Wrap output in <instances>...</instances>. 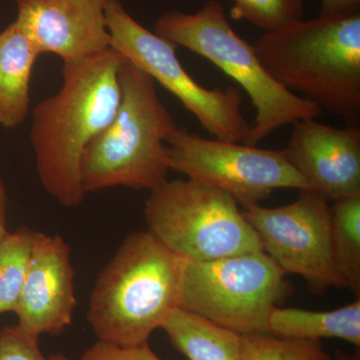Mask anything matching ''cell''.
<instances>
[{
  "mask_svg": "<svg viewBox=\"0 0 360 360\" xmlns=\"http://www.w3.org/2000/svg\"><path fill=\"white\" fill-rule=\"evenodd\" d=\"M355 13H360V0H321L319 16L322 18H333Z\"/></svg>",
  "mask_w": 360,
  "mask_h": 360,
  "instance_id": "cell-23",
  "label": "cell"
},
{
  "mask_svg": "<svg viewBox=\"0 0 360 360\" xmlns=\"http://www.w3.org/2000/svg\"><path fill=\"white\" fill-rule=\"evenodd\" d=\"M16 23L40 54L63 63L96 56L111 47L106 23L108 0H15Z\"/></svg>",
  "mask_w": 360,
  "mask_h": 360,
  "instance_id": "cell-11",
  "label": "cell"
},
{
  "mask_svg": "<svg viewBox=\"0 0 360 360\" xmlns=\"http://www.w3.org/2000/svg\"><path fill=\"white\" fill-rule=\"evenodd\" d=\"M120 103L110 124L90 142L80 174L85 193L124 186L151 191L167 181V141L179 129L156 82L123 58Z\"/></svg>",
  "mask_w": 360,
  "mask_h": 360,
  "instance_id": "cell-4",
  "label": "cell"
},
{
  "mask_svg": "<svg viewBox=\"0 0 360 360\" xmlns=\"http://www.w3.org/2000/svg\"><path fill=\"white\" fill-rule=\"evenodd\" d=\"M82 360H162L148 345L122 348L97 341L84 352Z\"/></svg>",
  "mask_w": 360,
  "mask_h": 360,
  "instance_id": "cell-22",
  "label": "cell"
},
{
  "mask_svg": "<svg viewBox=\"0 0 360 360\" xmlns=\"http://www.w3.org/2000/svg\"><path fill=\"white\" fill-rule=\"evenodd\" d=\"M310 191L335 201L360 193V129H338L305 118L293 123L288 148Z\"/></svg>",
  "mask_w": 360,
  "mask_h": 360,
  "instance_id": "cell-13",
  "label": "cell"
},
{
  "mask_svg": "<svg viewBox=\"0 0 360 360\" xmlns=\"http://www.w3.org/2000/svg\"><path fill=\"white\" fill-rule=\"evenodd\" d=\"M270 335L288 340L338 338L360 347V300L329 311L276 307L269 315Z\"/></svg>",
  "mask_w": 360,
  "mask_h": 360,
  "instance_id": "cell-16",
  "label": "cell"
},
{
  "mask_svg": "<svg viewBox=\"0 0 360 360\" xmlns=\"http://www.w3.org/2000/svg\"><path fill=\"white\" fill-rule=\"evenodd\" d=\"M243 212L262 250L284 274L302 276L314 295H323L329 288H347L333 257L331 206L326 198L300 191L290 205H250Z\"/></svg>",
  "mask_w": 360,
  "mask_h": 360,
  "instance_id": "cell-10",
  "label": "cell"
},
{
  "mask_svg": "<svg viewBox=\"0 0 360 360\" xmlns=\"http://www.w3.org/2000/svg\"><path fill=\"white\" fill-rule=\"evenodd\" d=\"M7 205H8V198H7L6 187L4 186V180L0 177V245L8 233L6 229Z\"/></svg>",
  "mask_w": 360,
  "mask_h": 360,
  "instance_id": "cell-24",
  "label": "cell"
},
{
  "mask_svg": "<svg viewBox=\"0 0 360 360\" xmlns=\"http://www.w3.org/2000/svg\"><path fill=\"white\" fill-rule=\"evenodd\" d=\"M170 170L229 193L243 208L259 205L274 189L310 191L285 150L207 139L177 129L167 141Z\"/></svg>",
  "mask_w": 360,
  "mask_h": 360,
  "instance_id": "cell-9",
  "label": "cell"
},
{
  "mask_svg": "<svg viewBox=\"0 0 360 360\" xmlns=\"http://www.w3.org/2000/svg\"><path fill=\"white\" fill-rule=\"evenodd\" d=\"M243 360H333L321 340H288L272 335H243Z\"/></svg>",
  "mask_w": 360,
  "mask_h": 360,
  "instance_id": "cell-19",
  "label": "cell"
},
{
  "mask_svg": "<svg viewBox=\"0 0 360 360\" xmlns=\"http://www.w3.org/2000/svg\"><path fill=\"white\" fill-rule=\"evenodd\" d=\"M144 219L151 234L189 262L264 251L231 195L191 179L167 180L151 191Z\"/></svg>",
  "mask_w": 360,
  "mask_h": 360,
  "instance_id": "cell-6",
  "label": "cell"
},
{
  "mask_svg": "<svg viewBox=\"0 0 360 360\" xmlns=\"http://www.w3.org/2000/svg\"><path fill=\"white\" fill-rule=\"evenodd\" d=\"M40 52L13 21L0 32V125L15 129L30 110V80Z\"/></svg>",
  "mask_w": 360,
  "mask_h": 360,
  "instance_id": "cell-14",
  "label": "cell"
},
{
  "mask_svg": "<svg viewBox=\"0 0 360 360\" xmlns=\"http://www.w3.org/2000/svg\"><path fill=\"white\" fill-rule=\"evenodd\" d=\"M123 56L113 49L63 63V84L32 111L30 141L45 191L65 207L84 200L82 156L115 117Z\"/></svg>",
  "mask_w": 360,
  "mask_h": 360,
  "instance_id": "cell-1",
  "label": "cell"
},
{
  "mask_svg": "<svg viewBox=\"0 0 360 360\" xmlns=\"http://www.w3.org/2000/svg\"><path fill=\"white\" fill-rule=\"evenodd\" d=\"M105 16L111 49L176 97L215 139L245 141L251 124L241 112L240 90L198 84L177 58L176 45L142 26L120 0H108Z\"/></svg>",
  "mask_w": 360,
  "mask_h": 360,
  "instance_id": "cell-8",
  "label": "cell"
},
{
  "mask_svg": "<svg viewBox=\"0 0 360 360\" xmlns=\"http://www.w3.org/2000/svg\"><path fill=\"white\" fill-rule=\"evenodd\" d=\"M156 34L212 61L245 90L257 111L243 143L257 146L286 124L316 118L322 110L293 94L264 70L255 47L234 32L219 0H208L194 13L172 11L155 21Z\"/></svg>",
  "mask_w": 360,
  "mask_h": 360,
  "instance_id": "cell-5",
  "label": "cell"
},
{
  "mask_svg": "<svg viewBox=\"0 0 360 360\" xmlns=\"http://www.w3.org/2000/svg\"><path fill=\"white\" fill-rule=\"evenodd\" d=\"M255 53L270 77L355 125L360 116V13L300 20L264 32Z\"/></svg>",
  "mask_w": 360,
  "mask_h": 360,
  "instance_id": "cell-3",
  "label": "cell"
},
{
  "mask_svg": "<svg viewBox=\"0 0 360 360\" xmlns=\"http://www.w3.org/2000/svg\"><path fill=\"white\" fill-rule=\"evenodd\" d=\"M231 16L245 20L264 32L303 20L304 0H232Z\"/></svg>",
  "mask_w": 360,
  "mask_h": 360,
  "instance_id": "cell-20",
  "label": "cell"
},
{
  "mask_svg": "<svg viewBox=\"0 0 360 360\" xmlns=\"http://www.w3.org/2000/svg\"><path fill=\"white\" fill-rule=\"evenodd\" d=\"M77 305L70 248L60 236L35 232L25 285L15 314L33 336L60 335Z\"/></svg>",
  "mask_w": 360,
  "mask_h": 360,
  "instance_id": "cell-12",
  "label": "cell"
},
{
  "mask_svg": "<svg viewBox=\"0 0 360 360\" xmlns=\"http://www.w3.org/2000/svg\"><path fill=\"white\" fill-rule=\"evenodd\" d=\"M285 276L264 251L186 260L179 307L243 335H270V314L291 293Z\"/></svg>",
  "mask_w": 360,
  "mask_h": 360,
  "instance_id": "cell-7",
  "label": "cell"
},
{
  "mask_svg": "<svg viewBox=\"0 0 360 360\" xmlns=\"http://www.w3.org/2000/svg\"><path fill=\"white\" fill-rule=\"evenodd\" d=\"M161 328L189 360H243V335L200 315L177 307Z\"/></svg>",
  "mask_w": 360,
  "mask_h": 360,
  "instance_id": "cell-15",
  "label": "cell"
},
{
  "mask_svg": "<svg viewBox=\"0 0 360 360\" xmlns=\"http://www.w3.org/2000/svg\"><path fill=\"white\" fill-rule=\"evenodd\" d=\"M0 360H49L42 354L39 338L16 324L0 330Z\"/></svg>",
  "mask_w": 360,
  "mask_h": 360,
  "instance_id": "cell-21",
  "label": "cell"
},
{
  "mask_svg": "<svg viewBox=\"0 0 360 360\" xmlns=\"http://www.w3.org/2000/svg\"><path fill=\"white\" fill-rule=\"evenodd\" d=\"M35 232L30 227H20L8 232L0 245V314L18 309Z\"/></svg>",
  "mask_w": 360,
  "mask_h": 360,
  "instance_id": "cell-18",
  "label": "cell"
},
{
  "mask_svg": "<svg viewBox=\"0 0 360 360\" xmlns=\"http://www.w3.org/2000/svg\"><path fill=\"white\" fill-rule=\"evenodd\" d=\"M49 360H71L68 359V357H66L65 355H63V354H56L53 355H51V357H49Z\"/></svg>",
  "mask_w": 360,
  "mask_h": 360,
  "instance_id": "cell-26",
  "label": "cell"
},
{
  "mask_svg": "<svg viewBox=\"0 0 360 360\" xmlns=\"http://www.w3.org/2000/svg\"><path fill=\"white\" fill-rule=\"evenodd\" d=\"M186 264L148 231L129 234L90 295L87 321L98 340L122 348L148 345L179 307Z\"/></svg>",
  "mask_w": 360,
  "mask_h": 360,
  "instance_id": "cell-2",
  "label": "cell"
},
{
  "mask_svg": "<svg viewBox=\"0 0 360 360\" xmlns=\"http://www.w3.org/2000/svg\"><path fill=\"white\" fill-rule=\"evenodd\" d=\"M331 243L336 269L347 288L360 292V193L333 201Z\"/></svg>",
  "mask_w": 360,
  "mask_h": 360,
  "instance_id": "cell-17",
  "label": "cell"
},
{
  "mask_svg": "<svg viewBox=\"0 0 360 360\" xmlns=\"http://www.w3.org/2000/svg\"><path fill=\"white\" fill-rule=\"evenodd\" d=\"M333 360H360L359 348L354 354H348V352L338 350L335 352V357Z\"/></svg>",
  "mask_w": 360,
  "mask_h": 360,
  "instance_id": "cell-25",
  "label": "cell"
}]
</instances>
